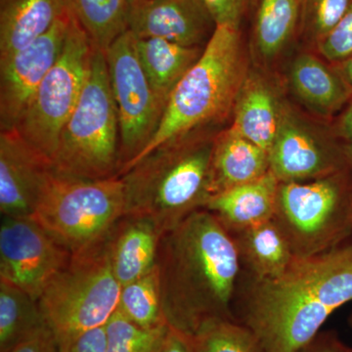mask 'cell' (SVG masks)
<instances>
[{
    "label": "cell",
    "mask_w": 352,
    "mask_h": 352,
    "mask_svg": "<svg viewBox=\"0 0 352 352\" xmlns=\"http://www.w3.org/2000/svg\"><path fill=\"white\" fill-rule=\"evenodd\" d=\"M351 302L352 240L316 256L295 258L272 279L241 273L233 312L266 352H296Z\"/></svg>",
    "instance_id": "obj_1"
},
{
    "label": "cell",
    "mask_w": 352,
    "mask_h": 352,
    "mask_svg": "<svg viewBox=\"0 0 352 352\" xmlns=\"http://www.w3.org/2000/svg\"><path fill=\"white\" fill-rule=\"evenodd\" d=\"M157 267L170 327L191 337L208 322L236 320L242 265L235 241L212 212L197 210L164 233Z\"/></svg>",
    "instance_id": "obj_2"
},
{
    "label": "cell",
    "mask_w": 352,
    "mask_h": 352,
    "mask_svg": "<svg viewBox=\"0 0 352 352\" xmlns=\"http://www.w3.org/2000/svg\"><path fill=\"white\" fill-rule=\"evenodd\" d=\"M217 135L210 127L170 139L122 173L124 215L147 217L166 233L205 208Z\"/></svg>",
    "instance_id": "obj_3"
},
{
    "label": "cell",
    "mask_w": 352,
    "mask_h": 352,
    "mask_svg": "<svg viewBox=\"0 0 352 352\" xmlns=\"http://www.w3.org/2000/svg\"><path fill=\"white\" fill-rule=\"evenodd\" d=\"M248 76L240 28L217 25L200 59L171 92L152 140L120 176L166 141L217 126L233 110Z\"/></svg>",
    "instance_id": "obj_4"
},
{
    "label": "cell",
    "mask_w": 352,
    "mask_h": 352,
    "mask_svg": "<svg viewBox=\"0 0 352 352\" xmlns=\"http://www.w3.org/2000/svg\"><path fill=\"white\" fill-rule=\"evenodd\" d=\"M120 289L109 258L107 237L72 254L38 300L58 349L88 331L105 327L118 309Z\"/></svg>",
    "instance_id": "obj_5"
},
{
    "label": "cell",
    "mask_w": 352,
    "mask_h": 352,
    "mask_svg": "<svg viewBox=\"0 0 352 352\" xmlns=\"http://www.w3.org/2000/svg\"><path fill=\"white\" fill-rule=\"evenodd\" d=\"M52 166L78 177L119 176V115L103 51L94 48L87 82L61 132Z\"/></svg>",
    "instance_id": "obj_6"
},
{
    "label": "cell",
    "mask_w": 352,
    "mask_h": 352,
    "mask_svg": "<svg viewBox=\"0 0 352 352\" xmlns=\"http://www.w3.org/2000/svg\"><path fill=\"white\" fill-rule=\"evenodd\" d=\"M124 208L120 176L91 179L53 168L32 217L74 254L105 239Z\"/></svg>",
    "instance_id": "obj_7"
},
{
    "label": "cell",
    "mask_w": 352,
    "mask_h": 352,
    "mask_svg": "<svg viewBox=\"0 0 352 352\" xmlns=\"http://www.w3.org/2000/svg\"><path fill=\"white\" fill-rule=\"evenodd\" d=\"M296 258L352 239V170L305 182H280L274 219Z\"/></svg>",
    "instance_id": "obj_8"
},
{
    "label": "cell",
    "mask_w": 352,
    "mask_h": 352,
    "mask_svg": "<svg viewBox=\"0 0 352 352\" xmlns=\"http://www.w3.org/2000/svg\"><path fill=\"white\" fill-rule=\"evenodd\" d=\"M94 52V46L87 32L72 15L56 63L43 78L14 127L21 138L51 164L61 132L82 94Z\"/></svg>",
    "instance_id": "obj_9"
},
{
    "label": "cell",
    "mask_w": 352,
    "mask_h": 352,
    "mask_svg": "<svg viewBox=\"0 0 352 352\" xmlns=\"http://www.w3.org/2000/svg\"><path fill=\"white\" fill-rule=\"evenodd\" d=\"M105 56L120 120V176L152 140L166 106L150 85L131 32L120 34Z\"/></svg>",
    "instance_id": "obj_10"
},
{
    "label": "cell",
    "mask_w": 352,
    "mask_h": 352,
    "mask_svg": "<svg viewBox=\"0 0 352 352\" xmlns=\"http://www.w3.org/2000/svg\"><path fill=\"white\" fill-rule=\"evenodd\" d=\"M71 252L32 217H2L0 226V280L39 300L63 270Z\"/></svg>",
    "instance_id": "obj_11"
},
{
    "label": "cell",
    "mask_w": 352,
    "mask_h": 352,
    "mask_svg": "<svg viewBox=\"0 0 352 352\" xmlns=\"http://www.w3.org/2000/svg\"><path fill=\"white\" fill-rule=\"evenodd\" d=\"M270 161L279 182H310L351 168L344 143L333 131H319L286 105Z\"/></svg>",
    "instance_id": "obj_12"
},
{
    "label": "cell",
    "mask_w": 352,
    "mask_h": 352,
    "mask_svg": "<svg viewBox=\"0 0 352 352\" xmlns=\"http://www.w3.org/2000/svg\"><path fill=\"white\" fill-rule=\"evenodd\" d=\"M71 18L69 10L41 38L0 59V131L16 126L39 85L56 63Z\"/></svg>",
    "instance_id": "obj_13"
},
{
    "label": "cell",
    "mask_w": 352,
    "mask_h": 352,
    "mask_svg": "<svg viewBox=\"0 0 352 352\" xmlns=\"http://www.w3.org/2000/svg\"><path fill=\"white\" fill-rule=\"evenodd\" d=\"M201 0H138L131 3L127 31L136 38H162L205 47L215 31Z\"/></svg>",
    "instance_id": "obj_14"
},
{
    "label": "cell",
    "mask_w": 352,
    "mask_h": 352,
    "mask_svg": "<svg viewBox=\"0 0 352 352\" xmlns=\"http://www.w3.org/2000/svg\"><path fill=\"white\" fill-rule=\"evenodd\" d=\"M52 170V164L34 151L16 129L0 131L2 217H32Z\"/></svg>",
    "instance_id": "obj_15"
},
{
    "label": "cell",
    "mask_w": 352,
    "mask_h": 352,
    "mask_svg": "<svg viewBox=\"0 0 352 352\" xmlns=\"http://www.w3.org/2000/svg\"><path fill=\"white\" fill-rule=\"evenodd\" d=\"M163 231L147 217L124 215L107 236L109 258L120 286L156 266Z\"/></svg>",
    "instance_id": "obj_16"
},
{
    "label": "cell",
    "mask_w": 352,
    "mask_h": 352,
    "mask_svg": "<svg viewBox=\"0 0 352 352\" xmlns=\"http://www.w3.org/2000/svg\"><path fill=\"white\" fill-rule=\"evenodd\" d=\"M289 85L296 99L323 119L339 115L352 99V91L331 63L310 53L292 62Z\"/></svg>",
    "instance_id": "obj_17"
},
{
    "label": "cell",
    "mask_w": 352,
    "mask_h": 352,
    "mask_svg": "<svg viewBox=\"0 0 352 352\" xmlns=\"http://www.w3.org/2000/svg\"><path fill=\"white\" fill-rule=\"evenodd\" d=\"M279 184L270 171L259 179L210 197L205 208L229 233H238L274 219Z\"/></svg>",
    "instance_id": "obj_18"
},
{
    "label": "cell",
    "mask_w": 352,
    "mask_h": 352,
    "mask_svg": "<svg viewBox=\"0 0 352 352\" xmlns=\"http://www.w3.org/2000/svg\"><path fill=\"white\" fill-rule=\"evenodd\" d=\"M270 171V153L229 127L217 133L212 157V196Z\"/></svg>",
    "instance_id": "obj_19"
},
{
    "label": "cell",
    "mask_w": 352,
    "mask_h": 352,
    "mask_svg": "<svg viewBox=\"0 0 352 352\" xmlns=\"http://www.w3.org/2000/svg\"><path fill=\"white\" fill-rule=\"evenodd\" d=\"M283 104L261 76H248L233 109L231 127L270 153L281 122Z\"/></svg>",
    "instance_id": "obj_20"
},
{
    "label": "cell",
    "mask_w": 352,
    "mask_h": 352,
    "mask_svg": "<svg viewBox=\"0 0 352 352\" xmlns=\"http://www.w3.org/2000/svg\"><path fill=\"white\" fill-rule=\"evenodd\" d=\"M68 11L66 0H0V59L41 38Z\"/></svg>",
    "instance_id": "obj_21"
},
{
    "label": "cell",
    "mask_w": 352,
    "mask_h": 352,
    "mask_svg": "<svg viewBox=\"0 0 352 352\" xmlns=\"http://www.w3.org/2000/svg\"><path fill=\"white\" fill-rule=\"evenodd\" d=\"M231 236L243 274L254 279L280 276L296 258L283 231L273 219Z\"/></svg>",
    "instance_id": "obj_22"
},
{
    "label": "cell",
    "mask_w": 352,
    "mask_h": 352,
    "mask_svg": "<svg viewBox=\"0 0 352 352\" xmlns=\"http://www.w3.org/2000/svg\"><path fill=\"white\" fill-rule=\"evenodd\" d=\"M136 51L150 85L166 106L171 92L200 59L205 47H191L162 38H136Z\"/></svg>",
    "instance_id": "obj_23"
},
{
    "label": "cell",
    "mask_w": 352,
    "mask_h": 352,
    "mask_svg": "<svg viewBox=\"0 0 352 352\" xmlns=\"http://www.w3.org/2000/svg\"><path fill=\"white\" fill-rule=\"evenodd\" d=\"M302 1L258 0L252 41L261 60L272 61L287 47L300 27Z\"/></svg>",
    "instance_id": "obj_24"
},
{
    "label": "cell",
    "mask_w": 352,
    "mask_h": 352,
    "mask_svg": "<svg viewBox=\"0 0 352 352\" xmlns=\"http://www.w3.org/2000/svg\"><path fill=\"white\" fill-rule=\"evenodd\" d=\"M45 326L38 300L0 280V352H10Z\"/></svg>",
    "instance_id": "obj_25"
},
{
    "label": "cell",
    "mask_w": 352,
    "mask_h": 352,
    "mask_svg": "<svg viewBox=\"0 0 352 352\" xmlns=\"http://www.w3.org/2000/svg\"><path fill=\"white\" fill-rule=\"evenodd\" d=\"M66 3L96 50L106 52L127 31L131 0H66Z\"/></svg>",
    "instance_id": "obj_26"
},
{
    "label": "cell",
    "mask_w": 352,
    "mask_h": 352,
    "mask_svg": "<svg viewBox=\"0 0 352 352\" xmlns=\"http://www.w3.org/2000/svg\"><path fill=\"white\" fill-rule=\"evenodd\" d=\"M118 310L129 320L142 328L168 326L164 311L157 264L144 276L122 286Z\"/></svg>",
    "instance_id": "obj_27"
},
{
    "label": "cell",
    "mask_w": 352,
    "mask_h": 352,
    "mask_svg": "<svg viewBox=\"0 0 352 352\" xmlns=\"http://www.w3.org/2000/svg\"><path fill=\"white\" fill-rule=\"evenodd\" d=\"M191 342L194 352H266L249 328L232 319L208 322Z\"/></svg>",
    "instance_id": "obj_28"
},
{
    "label": "cell",
    "mask_w": 352,
    "mask_h": 352,
    "mask_svg": "<svg viewBox=\"0 0 352 352\" xmlns=\"http://www.w3.org/2000/svg\"><path fill=\"white\" fill-rule=\"evenodd\" d=\"M168 327H140L117 309L105 325L106 352H157Z\"/></svg>",
    "instance_id": "obj_29"
},
{
    "label": "cell",
    "mask_w": 352,
    "mask_h": 352,
    "mask_svg": "<svg viewBox=\"0 0 352 352\" xmlns=\"http://www.w3.org/2000/svg\"><path fill=\"white\" fill-rule=\"evenodd\" d=\"M352 0H303L300 29L310 43L318 44L339 24Z\"/></svg>",
    "instance_id": "obj_30"
},
{
    "label": "cell",
    "mask_w": 352,
    "mask_h": 352,
    "mask_svg": "<svg viewBox=\"0 0 352 352\" xmlns=\"http://www.w3.org/2000/svg\"><path fill=\"white\" fill-rule=\"evenodd\" d=\"M316 46L321 56L331 64L339 63L351 56L352 4L339 24Z\"/></svg>",
    "instance_id": "obj_31"
},
{
    "label": "cell",
    "mask_w": 352,
    "mask_h": 352,
    "mask_svg": "<svg viewBox=\"0 0 352 352\" xmlns=\"http://www.w3.org/2000/svg\"><path fill=\"white\" fill-rule=\"evenodd\" d=\"M212 15L217 25H232L240 28L254 0H201Z\"/></svg>",
    "instance_id": "obj_32"
},
{
    "label": "cell",
    "mask_w": 352,
    "mask_h": 352,
    "mask_svg": "<svg viewBox=\"0 0 352 352\" xmlns=\"http://www.w3.org/2000/svg\"><path fill=\"white\" fill-rule=\"evenodd\" d=\"M58 352H106L105 327L94 329L78 336Z\"/></svg>",
    "instance_id": "obj_33"
},
{
    "label": "cell",
    "mask_w": 352,
    "mask_h": 352,
    "mask_svg": "<svg viewBox=\"0 0 352 352\" xmlns=\"http://www.w3.org/2000/svg\"><path fill=\"white\" fill-rule=\"evenodd\" d=\"M10 352H58L56 340L48 326L21 342Z\"/></svg>",
    "instance_id": "obj_34"
},
{
    "label": "cell",
    "mask_w": 352,
    "mask_h": 352,
    "mask_svg": "<svg viewBox=\"0 0 352 352\" xmlns=\"http://www.w3.org/2000/svg\"><path fill=\"white\" fill-rule=\"evenodd\" d=\"M336 330H322L314 340L296 352H339L342 344Z\"/></svg>",
    "instance_id": "obj_35"
},
{
    "label": "cell",
    "mask_w": 352,
    "mask_h": 352,
    "mask_svg": "<svg viewBox=\"0 0 352 352\" xmlns=\"http://www.w3.org/2000/svg\"><path fill=\"white\" fill-rule=\"evenodd\" d=\"M157 352H194L191 337L170 326Z\"/></svg>",
    "instance_id": "obj_36"
},
{
    "label": "cell",
    "mask_w": 352,
    "mask_h": 352,
    "mask_svg": "<svg viewBox=\"0 0 352 352\" xmlns=\"http://www.w3.org/2000/svg\"><path fill=\"white\" fill-rule=\"evenodd\" d=\"M333 133L344 143H352V99L338 116Z\"/></svg>",
    "instance_id": "obj_37"
},
{
    "label": "cell",
    "mask_w": 352,
    "mask_h": 352,
    "mask_svg": "<svg viewBox=\"0 0 352 352\" xmlns=\"http://www.w3.org/2000/svg\"><path fill=\"white\" fill-rule=\"evenodd\" d=\"M332 65L352 91V55L344 59V61Z\"/></svg>",
    "instance_id": "obj_38"
},
{
    "label": "cell",
    "mask_w": 352,
    "mask_h": 352,
    "mask_svg": "<svg viewBox=\"0 0 352 352\" xmlns=\"http://www.w3.org/2000/svg\"><path fill=\"white\" fill-rule=\"evenodd\" d=\"M344 150H346V154L347 160H349V166L352 170V143H344Z\"/></svg>",
    "instance_id": "obj_39"
},
{
    "label": "cell",
    "mask_w": 352,
    "mask_h": 352,
    "mask_svg": "<svg viewBox=\"0 0 352 352\" xmlns=\"http://www.w3.org/2000/svg\"><path fill=\"white\" fill-rule=\"evenodd\" d=\"M339 352H352V346H346L344 342H342V346H340Z\"/></svg>",
    "instance_id": "obj_40"
},
{
    "label": "cell",
    "mask_w": 352,
    "mask_h": 352,
    "mask_svg": "<svg viewBox=\"0 0 352 352\" xmlns=\"http://www.w3.org/2000/svg\"><path fill=\"white\" fill-rule=\"evenodd\" d=\"M347 323H349V327L352 329V312L351 315H349V319H347Z\"/></svg>",
    "instance_id": "obj_41"
},
{
    "label": "cell",
    "mask_w": 352,
    "mask_h": 352,
    "mask_svg": "<svg viewBox=\"0 0 352 352\" xmlns=\"http://www.w3.org/2000/svg\"><path fill=\"white\" fill-rule=\"evenodd\" d=\"M133 1H138V0H131V2H133Z\"/></svg>",
    "instance_id": "obj_42"
},
{
    "label": "cell",
    "mask_w": 352,
    "mask_h": 352,
    "mask_svg": "<svg viewBox=\"0 0 352 352\" xmlns=\"http://www.w3.org/2000/svg\"><path fill=\"white\" fill-rule=\"evenodd\" d=\"M352 240V239H351Z\"/></svg>",
    "instance_id": "obj_43"
}]
</instances>
